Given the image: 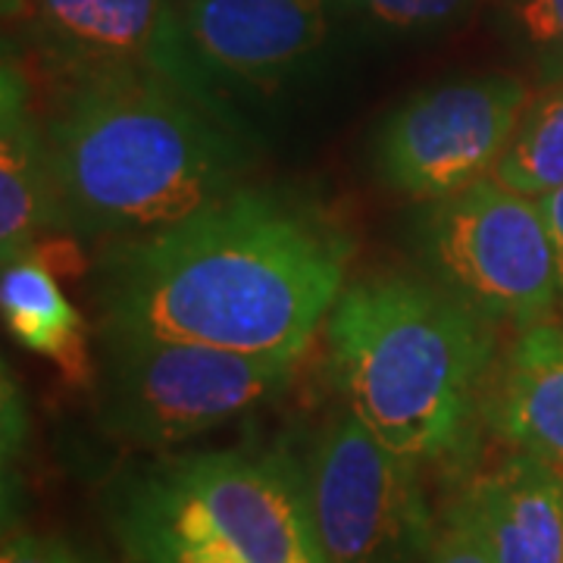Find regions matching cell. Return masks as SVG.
Returning a JSON list of instances; mask_svg holds the SVG:
<instances>
[{"label": "cell", "instance_id": "obj_1", "mask_svg": "<svg viewBox=\"0 0 563 563\" xmlns=\"http://www.w3.org/2000/svg\"><path fill=\"white\" fill-rule=\"evenodd\" d=\"M347 244L317 217L232 191L188 220L122 242L103 269L107 329L301 361L342 298Z\"/></svg>", "mask_w": 563, "mask_h": 563}, {"label": "cell", "instance_id": "obj_2", "mask_svg": "<svg viewBox=\"0 0 563 563\" xmlns=\"http://www.w3.org/2000/svg\"><path fill=\"white\" fill-rule=\"evenodd\" d=\"M44 132L63 225L144 239L239 191V151L185 81L117 73L69 81Z\"/></svg>", "mask_w": 563, "mask_h": 563}, {"label": "cell", "instance_id": "obj_3", "mask_svg": "<svg viewBox=\"0 0 563 563\" xmlns=\"http://www.w3.org/2000/svg\"><path fill=\"white\" fill-rule=\"evenodd\" d=\"M488 322L444 285L369 279L329 317V363L357 420L410 461L461 451L485 404Z\"/></svg>", "mask_w": 563, "mask_h": 563}, {"label": "cell", "instance_id": "obj_4", "mask_svg": "<svg viewBox=\"0 0 563 563\" xmlns=\"http://www.w3.org/2000/svg\"><path fill=\"white\" fill-rule=\"evenodd\" d=\"M125 539L144 563H325L307 476L276 454L203 451L132 488Z\"/></svg>", "mask_w": 563, "mask_h": 563}, {"label": "cell", "instance_id": "obj_5", "mask_svg": "<svg viewBox=\"0 0 563 563\" xmlns=\"http://www.w3.org/2000/svg\"><path fill=\"white\" fill-rule=\"evenodd\" d=\"M298 361L147 332H103L101 422L135 448H169L276 401Z\"/></svg>", "mask_w": 563, "mask_h": 563}, {"label": "cell", "instance_id": "obj_6", "mask_svg": "<svg viewBox=\"0 0 563 563\" xmlns=\"http://www.w3.org/2000/svg\"><path fill=\"white\" fill-rule=\"evenodd\" d=\"M426 251L444 288L488 322L526 329L558 313L563 295L542 203L495 176L435 201Z\"/></svg>", "mask_w": 563, "mask_h": 563}, {"label": "cell", "instance_id": "obj_7", "mask_svg": "<svg viewBox=\"0 0 563 563\" xmlns=\"http://www.w3.org/2000/svg\"><path fill=\"white\" fill-rule=\"evenodd\" d=\"M417 466L351 410L325 422L303 473L322 561L422 563L435 523Z\"/></svg>", "mask_w": 563, "mask_h": 563}, {"label": "cell", "instance_id": "obj_8", "mask_svg": "<svg viewBox=\"0 0 563 563\" xmlns=\"http://www.w3.org/2000/svg\"><path fill=\"white\" fill-rule=\"evenodd\" d=\"M526 101L523 81L501 73L422 88L383 125V179L413 201H442L495 176Z\"/></svg>", "mask_w": 563, "mask_h": 563}, {"label": "cell", "instance_id": "obj_9", "mask_svg": "<svg viewBox=\"0 0 563 563\" xmlns=\"http://www.w3.org/2000/svg\"><path fill=\"white\" fill-rule=\"evenodd\" d=\"M10 13L66 81L117 73L188 79L179 20L166 0H10Z\"/></svg>", "mask_w": 563, "mask_h": 563}, {"label": "cell", "instance_id": "obj_10", "mask_svg": "<svg viewBox=\"0 0 563 563\" xmlns=\"http://www.w3.org/2000/svg\"><path fill=\"white\" fill-rule=\"evenodd\" d=\"M181 44L222 79L273 88L329 38V0H181Z\"/></svg>", "mask_w": 563, "mask_h": 563}, {"label": "cell", "instance_id": "obj_11", "mask_svg": "<svg viewBox=\"0 0 563 563\" xmlns=\"http://www.w3.org/2000/svg\"><path fill=\"white\" fill-rule=\"evenodd\" d=\"M495 563H563V476L510 451L463 492Z\"/></svg>", "mask_w": 563, "mask_h": 563}, {"label": "cell", "instance_id": "obj_12", "mask_svg": "<svg viewBox=\"0 0 563 563\" xmlns=\"http://www.w3.org/2000/svg\"><path fill=\"white\" fill-rule=\"evenodd\" d=\"M485 420L517 451L539 457L563 476V317L520 329L507 351Z\"/></svg>", "mask_w": 563, "mask_h": 563}, {"label": "cell", "instance_id": "obj_13", "mask_svg": "<svg viewBox=\"0 0 563 563\" xmlns=\"http://www.w3.org/2000/svg\"><path fill=\"white\" fill-rule=\"evenodd\" d=\"M0 101V254L3 263L32 254L41 232L63 225L44 132L29 113L20 66L3 60Z\"/></svg>", "mask_w": 563, "mask_h": 563}, {"label": "cell", "instance_id": "obj_14", "mask_svg": "<svg viewBox=\"0 0 563 563\" xmlns=\"http://www.w3.org/2000/svg\"><path fill=\"white\" fill-rule=\"evenodd\" d=\"M0 307L16 342L44 354L47 361L60 363L69 379L85 376V325L41 257L22 254L16 261L3 263Z\"/></svg>", "mask_w": 563, "mask_h": 563}, {"label": "cell", "instance_id": "obj_15", "mask_svg": "<svg viewBox=\"0 0 563 563\" xmlns=\"http://www.w3.org/2000/svg\"><path fill=\"white\" fill-rule=\"evenodd\" d=\"M495 179L529 198L563 188V85L526 101Z\"/></svg>", "mask_w": 563, "mask_h": 563}, {"label": "cell", "instance_id": "obj_16", "mask_svg": "<svg viewBox=\"0 0 563 563\" xmlns=\"http://www.w3.org/2000/svg\"><path fill=\"white\" fill-rule=\"evenodd\" d=\"M347 10L391 32H432L461 20L473 0H342Z\"/></svg>", "mask_w": 563, "mask_h": 563}, {"label": "cell", "instance_id": "obj_17", "mask_svg": "<svg viewBox=\"0 0 563 563\" xmlns=\"http://www.w3.org/2000/svg\"><path fill=\"white\" fill-rule=\"evenodd\" d=\"M422 563H495L463 495L444 510L442 523L435 526V539L429 544Z\"/></svg>", "mask_w": 563, "mask_h": 563}, {"label": "cell", "instance_id": "obj_18", "mask_svg": "<svg viewBox=\"0 0 563 563\" xmlns=\"http://www.w3.org/2000/svg\"><path fill=\"white\" fill-rule=\"evenodd\" d=\"M0 563H85L76 558L69 548L57 539H47L38 532H7L3 536V551H0Z\"/></svg>", "mask_w": 563, "mask_h": 563}, {"label": "cell", "instance_id": "obj_19", "mask_svg": "<svg viewBox=\"0 0 563 563\" xmlns=\"http://www.w3.org/2000/svg\"><path fill=\"white\" fill-rule=\"evenodd\" d=\"M517 16L536 44L563 51V0H520Z\"/></svg>", "mask_w": 563, "mask_h": 563}, {"label": "cell", "instance_id": "obj_20", "mask_svg": "<svg viewBox=\"0 0 563 563\" xmlns=\"http://www.w3.org/2000/svg\"><path fill=\"white\" fill-rule=\"evenodd\" d=\"M544 210V220L551 229V242H554V257H558V279H561V295H563V188L542 195L539 198Z\"/></svg>", "mask_w": 563, "mask_h": 563}, {"label": "cell", "instance_id": "obj_21", "mask_svg": "<svg viewBox=\"0 0 563 563\" xmlns=\"http://www.w3.org/2000/svg\"><path fill=\"white\" fill-rule=\"evenodd\" d=\"M157 563H229V561H195V558H176V561H157Z\"/></svg>", "mask_w": 563, "mask_h": 563}]
</instances>
